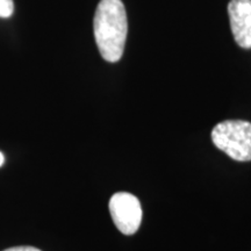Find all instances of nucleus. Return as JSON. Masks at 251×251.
<instances>
[{
	"instance_id": "nucleus-3",
	"label": "nucleus",
	"mask_w": 251,
	"mask_h": 251,
	"mask_svg": "<svg viewBox=\"0 0 251 251\" xmlns=\"http://www.w3.org/2000/svg\"><path fill=\"white\" fill-rule=\"evenodd\" d=\"M109 212L114 225L125 235H134L142 221V207L133 194L118 192L109 200Z\"/></svg>"
},
{
	"instance_id": "nucleus-4",
	"label": "nucleus",
	"mask_w": 251,
	"mask_h": 251,
	"mask_svg": "<svg viewBox=\"0 0 251 251\" xmlns=\"http://www.w3.org/2000/svg\"><path fill=\"white\" fill-rule=\"evenodd\" d=\"M228 14L236 43L241 48L251 49V0H230Z\"/></svg>"
},
{
	"instance_id": "nucleus-5",
	"label": "nucleus",
	"mask_w": 251,
	"mask_h": 251,
	"mask_svg": "<svg viewBox=\"0 0 251 251\" xmlns=\"http://www.w3.org/2000/svg\"><path fill=\"white\" fill-rule=\"evenodd\" d=\"M13 0H0V18H9L13 14Z\"/></svg>"
},
{
	"instance_id": "nucleus-7",
	"label": "nucleus",
	"mask_w": 251,
	"mask_h": 251,
	"mask_svg": "<svg viewBox=\"0 0 251 251\" xmlns=\"http://www.w3.org/2000/svg\"><path fill=\"white\" fill-rule=\"evenodd\" d=\"M4 163H5V156H4V153L0 151V166L4 165Z\"/></svg>"
},
{
	"instance_id": "nucleus-1",
	"label": "nucleus",
	"mask_w": 251,
	"mask_h": 251,
	"mask_svg": "<svg viewBox=\"0 0 251 251\" xmlns=\"http://www.w3.org/2000/svg\"><path fill=\"white\" fill-rule=\"evenodd\" d=\"M94 37L101 57L120 61L128 33L127 13L121 0H100L93 20Z\"/></svg>"
},
{
	"instance_id": "nucleus-6",
	"label": "nucleus",
	"mask_w": 251,
	"mask_h": 251,
	"mask_svg": "<svg viewBox=\"0 0 251 251\" xmlns=\"http://www.w3.org/2000/svg\"><path fill=\"white\" fill-rule=\"evenodd\" d=\"M4 251H41V250L34 247H14V248H9V249H6Z\"/></svg>"
},
{
	"instance_id": "nucleus-2",
	"label": "nucleus",
	"mask_w": 251,
	"mask_h": 251,
	"mask_svg": "<svg viewBox=\"0 0 251 251\" xmlns=\"http://www.w3.org/2000/svg\"><path fill=\"white\" fill-rule=\"evenodd\" d=\"M212 141L216 148L237 162L251 161V124L242 120L220 122L213 128Z\"/></svg>"
}]
</instances>
